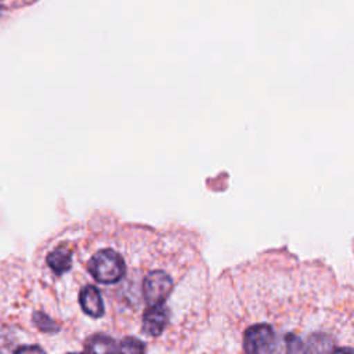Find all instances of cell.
I'll return each mask as SVG.
<instances>
[{
  "mask_svg": "<svg viewBox=\"0 0 354 354\" xmlns=\"http://www.w3.org/2000/svg\"><path fill=\"white\" fill-rule=\"evenodd\" d=\"M285 346H286V350L290 351V353H301V351H306V347H304V343L300 340L299 336H296L295 333H288L285 336Z\"/></svg>",
  "mask_w": 354,
  "mask_h": 354,
  "instance_id": "obj_11",
  "label": "cell"
},
{
  "mask_svg": "<svg viewBox=\"0 0 354 354\" xmlns=\"http://www.w3.org/2000/svg\"><path fill=\"white\" fill-rule=\"evenodd\" d=\"M315 337L318 339L317 342L314 339H308V347L306 348V351H330L332 350V342H326L324 343V340L328 337L325 335L321 333H315Z\"/></svg>",
  "mask_w": 354,
  "mask_h": 354,
  "instance_id": "obj_10",
  "label": "cell"
},
{
  "mask_svg": "<svg viewBox=\"0 0 354 354\" xmlns=\"http://www.w3.org/2000/svg\"><path fill=\"white\" fill-rule=\"evenodd\" d=\"M84 350L93 353H113L118 350V343L112 337L98 333L87 339Z\"/></svg>",
  "mask_w": 354,
  "mask_h": 354,
  "instance_id": "obj_7",
  "label": "cell"
},
{
  "mask_svg": "<svg viewBox=\"0 0 354 354\" xmlns=\"http://www.w3.org/2000/svg\"><path fill=\"white\" fill-rule=\"evenodd\" d=\"M79 301L83 311L93 317L100 318L104 314V301L100 290L94 285H87L80 290Z\"/></svg>",
  "mask_w": 354,
  "mask_h": 354,
  "instance_id": "obj_5",
  "label": "cell"
},
{
  "mask_svg": "<svg viewBox=\"0 0 354 354\" xmlns=\"http://www.w3.org/2000/svg\"><path fill=\"white\" fill-rule=\"evenodd\" d=\"M87 270L97 282L111 285L119 282L124 277L126 264L118 252L102 249L88 260Z\"/></svg>",
  "mask_w": 354,
  "mask_h": 354,
  "instance_id": "obj_1",
  "label": "cell"
},
{
  "mask_svg": "<svg viewBox=\"0 0 354 354\" xmlns=\"http://www.w3.org/2000/svg\"><path fill=\"white\" fill-rule=\"evenodd\" d=\"M46 260H47L48 267L57 275H61V274L69 271L71 267H72V252L68 246L61 245V246L55 248L54 250H51L47 254Z\"/></svg>",
  "mask_w": 354,
  "mask_h": 354,
  "instance_id": "obj_6",
  "label": "cell"
},
{
  "mask_svg": "<svg viewBox=\"0 0 354 354\" xmlns=\"http://www.w3.org/2000/svg\"><path fill=\"white\" fill-rule=\"evenodd\" d=\"M33 322L44 333H55L59 329V325L41 311H36L33 314Z\"/></svg>",
  "mask_w": 354,
  "mask_h": 354,
  "instance_id": "obj_8",
  "label": "cell"
},
{
  "mask_svg": "<svg viewBox=\"0 0 354 354\" xmlns=\"http://www.w3.org/2000/svg\"><path fill=\"white\" fill-rule=\"evenodd\" d=\"M173 289L171 278L160 270L149 272L142 282L144 299L148 304H162Z\"/></svg>",
  "mask_w": 354,
  "mask_h": 354,
  "instance_id": "obj_2",
  "label": "cell"
},
{
  "mask_svg": "<svg viewBox=\"0 0 354 354\" xmlns=\"http://www.w3.org/2000/svg\"><path fill=\"white\" fill-rule=\"evenodd\" d=\"M274 330L267 324L253 325L243 335V347L248 353H270L274 350Z\"/></svg>",
  "mask_w": 354,
  "mask_h": 354,
  "instance_id": "obj_3",
  "label": "cell"
},
{
  "mask_svg": "<svg viewBox=\"0 0 354 354\" xmlns=\"http://www.w3.org/2000/svg\"><path fill=\"white\" fill-rule=\"evenodd\" d=\"M169 321V311L162 304H152L142 314V330L148 336H158L163 332Z\"/></svg>",
  "mask_w": 354,
  "mask_h": 354,
  "instance_id": "obj_4",
  "label": "cell"
},
{
  "mask_svg": "<svg viewBox=\"0 0 354 354\" xmlns=\"http://www.w3.org/2000/svg\"><path fill=\"white\" fill-rule=\"evenodd\" d=\"M15 353H43V350L37 346H24L14 350Z\"/></svg>",
  "mask_w": 354,
  "mask_h": 354,
  "instance_id": "obj_12",
  "label": "cell"
},
{
  "mask_svg": "<svg viewBox=\"0 0 354 354\" xmlns=\"http://www.w3.org/2000/svg\"><path fill=\"white\" fill-rule=\"evenodd\" d=\"M122 353H144L145 344L136 337H124L120 343H118V350Z\"/></svg>",
  "mask_w": 354,
  "mask_h": 354,
  "instance_id": "obj_9",
  "label": "cell"
}]
</instances>
